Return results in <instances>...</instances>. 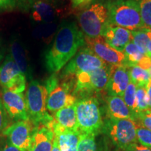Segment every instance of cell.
<instances>
[{"mask_svg": "<svg viewBox=\"0 0 151 151\" xmlns=\"http://www.w3.org/2000/svg\"><path fill=\"white\" fill-rule=\"evenodd\" d=\"M85 43L83 33L79 30L75 22H65L62 24L45 54L47 70L53 73L61 70Z\"/></svg>", "mask_w": 151, "mask_h": 151, "instance_id": "1", "label": "cell"}, {"mask_svg": "<svg viewBox=\"0 0 151 151\" xmlns=\"http://www.w3.org/2000/svg\"><path fill=\"white\" fill-rule=\"evenodd\" d=\"M109 24L129 31L144 27L139 6L135 0H115L107 5Z\"/></svg>", "mask_w": 151, "mask_h": 151, "instance_id": "2", "label": "cell"}, {"mask_svg": "<svg viewBox=\"0 0 151 151\" xmlns=\"http://www.w3.org/2000/svg\"><path fill=\"white\" fill-rule=\"evenodd\" d=\"M46 88L38 81H32L26 92V102L29 120L35 126L46 125L51 128L55 119L46 109Z\"/></svg>", "mask_w": 151, "mask_h": 151, "instance_id": "3", "label": "cell"}, {"mask_svg": "<svg viewBox=\"0 0 151 151\" xmlns=\"http://www.w3.org/2000/svg\"><path fill=\"white\" fill-rule=\"evenodd\" d=\"M75 105L80 133L97 135L101 131L104 122L98 100L93 97H83Z\"/></svg>", "mask_w": 151, "mask_h": 151, "instance_id": "4", "label": "cell"}, {"mask_svg": "<svg viewBox=\"0 0 151 151\" xmlns=\"http://www.w3.org/2000/svg\"><path fill=\"white\" fill-rule=\"evenodd\" d=\"M137 126L131 119L110 118L103 122L101 132L108 136L120 150L126 151L138 143Z\"/></svg>", "mask_w": 151, "mask_h": 151, "instance_id": "5", "label": "cell"}, {"mask_svg": "<svg viewBox=\"0 0 151 151\" xmlns=\"http://www.w3.org/2000/svg\"><path fill=\"white\" fill-rule=\"evenodd\" d=\"M79 25L86 37H103L109 24V10L101 3L91 4L78 16Z\"/></svg>", "mask_w": 151, "mask_h": 151, "instance_id": "6", "label": "cell"}, {"mask_svg": "<svg viewBox=\"0 0 151 151\" xmlns=\"http://www.w3.org/2000/svg\"><path fill=\"white\" fill-rule=\"evenodd\" d=\"M44 86L47 92L46 109L49 112L55 113L64 107L76 104V97L70 93L72 83L67 79L60 83L59 78L54 73L46 81Z\"/></svg>", "mask_w": 151, "mask_h": 151, "instance_id": "7", "label": "cell"}, {"mask_svg": "<svg viewBox=\"0 0 151 151\" xmlns=\"http://www.w3.org/2000/svg\"><path fill=\"white\" fill-rule=\"evenodd\" d=\"M106 65L90 49L82 48L66 65L60 77L66 78L81 72H90Z\"/></svg>", "mask_w": 151, "mask_h": 151, "instance_id": "8", "label": "cell"}, {"mask_svg": "<svg viewBox=\"0 0 151 151\" xmlns=\"http://www.w3.org/2000/svg\"><path fill=\"white\" fill-rule=\"evenodd\" d=\"M0 85L3 89L22 93L26 87V76L22 73L11 55L0 66Z\"/></svg>", "mask_w": 151, "mask_h": 151, "instance_id": "9", "label": "cell"}, {"mask_svg": "<svg viewBox=\"0 0 151 151\" xmlns=\"http://www.w3.org/2000/svg\"><path fill=\"white\" fill-rule=\"evenodd\" d=\"M112 69V65H106L90 72H85L79 79L78 87L80 95L88 97L92 92H99L106 89Z\"/></svg>", "mask_w": 151, "mask_h": 151, "instance_id": "10", "label": "cell"}, {"mask_svg": "<svg viewBox=\"0 0 151 151\" xmlns=\"http://www.w3.org/2000/svg\"><path fill=\"white\" fill-rule=\"evenodd\" d=\"M35 129V125L30 120H19L9 125L2 134L14 146L28 151Z\"/></svg>", "mask_w": 151, "mask_h": 151, "instance_id": "11", "label": "cell"}, {"mask_svg": "<svg viewBox=\"0 0 151 151\" xmlns=\"http://www.w3.org/2000/svg\"><path fill=\"white\" fill-rule=\"evenodd\" d=\"M85 41L88 48L105 63L114 66H125V58L123 52L109 46L106 42L104 37L96 38L86 37Z\"/></svg>", "mask_w": 151, "mask_h": 151, "instance_id": "12", "label": "cell"}, {"mask_svg": "<svg viewBox=\"0 0 151 151\" xmlns=\"http://www.w3.org/2000/svg\"><path fill=\"white\" fill-rule=\"evenodd\" d=\"M1 101L9 118L16 120H29L24 94L3 89Z\"/></svg>", "mask_w": 151, "mask_h": 151, "instance_id": "13", "label": "cell"}, {"mask_svg": "<svg viewBox=\"0 0 151 151\" xmlns=\"http://www.w3.org/2000/svg\"><path fill=\"white\" fill-rule=\"evenodd\" d=\"M129 68L125 66L112 65L110 78L105 89L109 96L122 97L130 82Z\"/></svg>", "mask_w": 151, "mask_h": 151, "instance_id": "14", "label": "cell"}, {"mask_svg": "<svg viewBox=\"0 0 151 151\" xmlns=\"http://www.w3.org/2000/svg\"><path fill=\"white\" fill-rule=\"evenodd\" d=\"M103 37L109 46L122 52L126 45L132 40L131 31L110 24L106 28Z\"/></svg>", "mask_w": 151, "mask_h": 151, "instance_id": "15", "label": "cell"}, {"mask_svg": "<svg viewBox=\"0 0 151 151\" xmlns=\"http://www.w3.org/2000/svg\"><path fill=\"white\" fill-rule=\"evenodd\" d=\"M28 4L32 18L35 22L52 23L55 18V9L50 0H29Z\"/></svg>", "mask_w": 151, "mask_h": 151, "instance_id": "16", "label": "cell"}, {"mask_svg": "<svg viewBox=\"0 0 151 151\" xmlns=\"http://www.w3.org/2000/svg\"><path fill=\"white\" fill-rule=\"evenodd\" d=\"M54 132L46 125L35 126L28 151H52Z\"/></svg>", "mask_w": 151, "mask_h": 151, "instance_id": "17", "label": "cell"}, {"mask_svg": "<svg viewBox=\"0 0 151 151\" xmlns=\"http://www.w3.org/2000/svg\"><path fill=\"white\" fill-rule=\"evenodd\" d=\"M52 130L60 151H77L81 137L80 132L64 129L56 123L55 120Z\"/></svg>", "mask_w": 151, "mask_h": 151, "instance_id": "18", "label": "cell"}, {"mask_svg": "<svg viewBox=\"0 0 151 151\" xmlns=\"http://www.w3.org/2000/svg\"><path fill=\"white\" fill-rule=\"evenodd\" d=\"M106 112L109 118L131 119L136 122L137 116L128 108L121 97L109 96L106 99Z\"/></svg>", "mask_w": 151, "mask_h": 151, "instance_id": "19", "label": "cell"}, {"mask_svg": "<svg viewBox=\"0 0 151 151\" xmlns=\"http://www.w3.org/2000/svg\"><path fill=\"white\" fill-rule=\"evenodd\" d=\"M56 123L66 129L78 131L77 122L76 105L64 107L55 113Z\"/></svg>", "mask_w": 151, "mask_h": 151, "instance_id": "20", "label": "cell"}, {"mask_svg": "<svg viewBox=\"0 0 151 151\" xmlns=\"http://www.w3.org/2000/svg\"><path fill=\"white\" fill-rule=\"evenodd\" d=\"M10 50L11 56L12 57L14 62L18 65L21 72L24 73L26 76V77H27V76H29V78H30V71L29 69L27 60L26 58L25 53H24V49L22 48L21 45L17 41H14L11 43Z\"/></svg>", "mask_w": 151, "mask_h": 151, "instance_id": "21", "label": "cell"}, {"mask_svg": "<svg viewBox=\"0 0 151 151\" xmlns=\"http://www.w3.org/2000/svg\"><path fill=\"white\" fill-rule=\"evenodd\" d=\"M123 53L125 58V66L131 67L135 66L146 53L141 48L137 46L132 41L127 43L124 47Z\"/></svg>", "mask_w": 151, "mask_h": 151, "instance_id": "22", "label": "cell"}, {"mask_svg": "<svg viewBox=\"0 0 151 151\" xmlns=\"http://www.w3.org/2000/svg\"><path fill=\"white\" fill-rule=\"evenodd\" d=\"M132 41L141 48L147 55L149 43L151 40V29L144 27L131 31Z\"/></svg>", "mask_w": 151, "mask_h": 151, "instance_id": "23", "label": "cell"}, {"mask_svg": "<svg viewBox=\"0 0 151 151\" xmlns=\"http://www.w3.org/2000/svg\"><path fill=\"white\" fill-rule=\"evenodd\" d=\"M129 77L131 82L137 86H147L151 79L148 71L138 66L129 67Z\"/></svg>", "mask_w": 151, "mask_h": 151, "instance_id": "24", "label": "cell"}, {"mask_svg": "<svg viewBox=\"0 0 151 151\" xmlns=\"http://www.w3.org/2000/svg\"><path fill=\"white\" fill-rule=\"evenodd\" d=\"M136 92H137V86L133 83L129 82L122 97L126 105L132 113H134L137 119V109H136Z\"/></svg>", "mask_w": 151, "mask_h": 151, "instance_id": "25", "label": "cell"}, {"mask_svg": "<svg viewBox=\"0 0 151 151\" xmlns=\"http://www.w3.org/2000/svg\"><path fill=\"white\" fill-rule=\"evenodd\" d=\"M136 109L137 115L139 113L149 109L146 86H137Z\"/></svg>", "mask_w": 151, "mask_h": 151, "instance_id": "26", "label": "cell"}, {"mask_svg": "<svg viewBox=\"0 0 151 151\" xmlns=\"http://www.w3.org/2000/svg\"><path fill=\"white\" fill-rule=\"evenodd\" d=\"M139 6L142 21L145 27L151 29V0H135Z\"/></svg>", "mask_w": 151, "mask_h": 151, "instance_id": "27", "label": "cell"}, {"mask_svg": "<svg viewBox=\"0 0 151 151\" xmlns=\"http://www.w3.org/2000/svg\"><path fill=\"white\" fill-rule=\"evenodd\" d=\"M94 137L95 136L93 134H81L77 151H97V144Z\"/></svg>", "mask_w": 151, "mask_h": 151, "instance_id": "28", "label": "cell"}, {"mask_svg": "<svg viewBox=\"0 0 151 151\" xmlns=\"http://www.w3.org/2000/svg\"><path fill=\"white\" fill-rule=\"evenodd\" d=\"M137 141L143 146L151 148V131L143 127H137Z\"/></svg>", "mask_w": 151, "mask_h": 151, "instance_id": "29", "label": "cell"}, {"mask_svg": "<svg viewBox=\"0 0 151 151\" xmlns=\"http://www.w3.org/2000/svg\"><path fill=\"white\" fill-rule=\"evenodd\" d=\"M137 121L140 122L141 127L151 131V109L138 113Z\"/></svg>", "mask_w": 151, "mask_h": 151, "instance_id": "30", "label": "cell"}, {"mask_svg": "<svg viewBox=\"0 0 151 151\" xmlns=\"http://www.w3.org/2000/svg\"><path fill=\"white\" fill-rule=\"evenodd\" d=\"M9 126V116L0 98V133H2Z\"/></svg>", "mask_w": 151, "mask_h": 151, "instance_id": "31", "label": "cell"}, {"mask_svg": "<svg viewBox=\"0 0 151 151\" xmlns=\"http://www.w3.org/2000/svg\"><path fill=\"white\" fill-rule=\"evenodd\" d=\"M21 0H0V12L16 8Z\"/></svg>", "mask_w": 151, "mask_h": 151, "instance_id": "32", "label": "cell"}, {"mask_svg": "<svg viewBox=\"0 0 151 151\" xmlns=\"http://www.w3.org/2000/svg\"><path fill=\"white\" fill-rule=\"evenodd\" d=\"M55 30V25L52 23L46 24V26L42 28H38L37 32L35 31L37 36L39 37H46L47 35H50V34L53 32Z\"/></svg>", "mask_w": 151, "mask_h": 151, "instance_id": "33", "label": "cell"}, {"mask_svg": "<svg viewBox=\"0 0 151 151\" xmlns=\"http://www.w3.org/2000/svg\"><path fill=\"white\" fill-rule=\"evenodd\" d=\"M135 66H138V67L141 68V69L148 71L151 67V58L146 55H144L141 58L140 61L138 62L137 65Z\"/></svg>", "mask_w": 151, "mask_h": 151, "instance_id": "34", "label": "cell"}, {"mask_svg": "<svg viewBox=\"0 0 151 151\" xmlns=\"http://www.w3.org/2000/svg\"><path fill=\"white\" fill-rule=\"evenodd\" d=\"M0 151H27V150H21V149L14 146V145L9 142V141L6 139L5 143H4L2 146H1V148H0Z\"/></svg>", "mask_w": 151, "mask_h": 151, "instance_id": "35", "label": "cell"}, {"mask_svg": "<svg viewBox=\"0 0 151 151\" xmlns=\"http://www.w3.org/2000/svg\"><path fill=\"white\" fill-rule=\"evenodd\" d=\"M126 151H151V148L148 147L143 146L142 145H139L137 143L133 145L132 147H130L129 149H127Z\"/></svg>", "mask_w": 151, "mask_h": 151, "instance_id": "36", "label": "cell"}, {"mask_svg": "<svg viewBox=\"0 0 151 151\" xmlns=\"http://www.w3.org/2000/svg\"><path fill=\"white\" fill-rule=\"evenodd\" d=\"M92 0H71L73 7L81 6L88 4Z\"/></svg>", "mask_w": 151, "mask_h": 151, "instance_id": "37", "label": "cell"}, {"mask_svg": "<svg viewBox=\"0 0 151 151\" xmlns=\"http://www.w3.org/2000/svg\"><path fill=\"white\" fill-rule=\"evenodd\" d=\"M147 95H148V103L149 109H151V79L146 86Z\"/></svg>", "mask_w": 151, "mask_h": 151, "instance_id": "38", "label": "cell"}, {"mask_svg": "<svg viewBox=\"0 0 151 151\" xmlns=\"http://www.w3.org/2000/svg\"><path fill=\"white\" fill-rule=\"evenodd\" d=\"M52 151H60L59 146H58V141H57L56 138L54 137V140H53V145H52Z\"/></svg>", "mask_w": 151, "mask_h": 151, "instance_id": "39", "label": "cell"}, {"mask_svg": "<svg viewBox=\"0 0 151 151\" xmlns=\"http://www.w3.org/2000/svg\"><path fill=\"white\" fill-rule=\"evenodd\" d=\"M147 55H148L149 57H150L151 58V40H150V43H149V46L148 48V51H147Z\"/></svg>", "mask_w": 151, "mask_h": 151, "instance_id": "40", "label": "cell"}, {"mask_svg": "<svg viewBox=\"0 0 151 151\" xmlns=\"http://www.w3.org/2000/svg\"><path fill=\"white\" fill-rule=\"evenodd\" d=\"M0 50H1V49H0ZM1 59H2V55L1 54V52H0V62H1Z\"/></svg>", "mask_w": 151, "mask_h": 151, "instance_id": "41", "label": "cell"}, {"mask_svg": "<svg viewBox=\"0 0 151 151\" xmlns=\"http://www.w3.org/2000/svg\"><path fill=\"white\" fill-rule=\"evenodd\" d=\"M148 72H149V74H150V78H151V67H150V69H149Z\"/></svg>", "mask_w": 151, "mask_h": 151, "instance_id": "42", "label": "cell"}, {"mask_svg": "<svg viewBox=\"0 0 151 151\" xmlns=\"http://www.w3.org/2000/svg\"></svg>", "mask_w": 151, "mask_h": 151, "instance_id": "43", "label": "cell"}]
</instances>
